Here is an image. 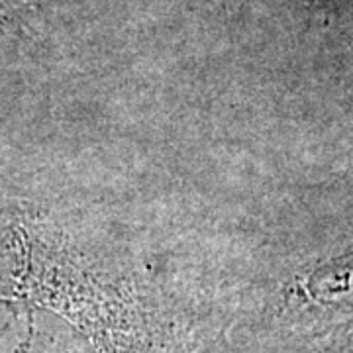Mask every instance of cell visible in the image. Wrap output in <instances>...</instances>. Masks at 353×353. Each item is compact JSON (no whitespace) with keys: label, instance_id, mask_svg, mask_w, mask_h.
I'll return each mask as SVG.
<instances>
[{"label":"cell","instance_id":"6da1fadb","mask_svg":"<svg viewBox=\"0 0 353 353\" xmlns=\"http://www.w3.org/2000/svg\"><path fill=\"white\" fill-rule=\"evenodd\" d=\"M271 332H326L353 324V243L306 267L281 290Z\"/></svg>","mask_w":353,"mask_h":353},{"label":"cell","instance_id":"7a4b0ae2","mask_svg":"<svg viewBox=\"0 0 353 353\" xmlns=\"http://www.w3.org/2000/svg\"><path fill=\"white\" fill-rule=\"evenodd\" d=\"M50 312L24 306V290L8 234L0 220V353H120L69 343L67 330L48 326Z\"/></svg>","mask_w":353,"mask_h":353},{"label":"cell","instance_id":"3957f363","mask_svg":"<svg viewBox=\"0 0 353 353\" xmlns=\"http://www.w3.org/2000/svg\"><path fill=\"white\" fill-rule=\"evenodd\" d=\"M230 353H352V350L336 332H269L263 341L248 347L245 352Z\"/></svg>","mask_w":353,"mask_h":353},{"label":"cell","instance_id":"277c9868","mask_svg":"<svg viewBox=\"0 0 353 353\" xmlns=\"http://www.w3.org/2000/svg\"><path fill=\"white\" fill-rule=\"evenodd\" d=\"M41 0H0V36L26 39L32 36Z\"/></svg>","mask_w":353,"mask_h":353}]
</instances>
